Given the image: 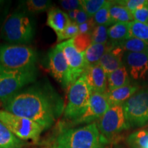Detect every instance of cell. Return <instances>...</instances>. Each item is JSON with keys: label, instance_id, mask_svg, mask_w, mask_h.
<instances>
[{"label": "cell", "instance_id": "4", "mask_svg": "<svg viewBox=\"0 0 148 148\" xmlns=\"http://www.w3.org/2000/svg\"><path fill=\"white\" fill-rule=\"evenodd\" d=\"M37 53L25 45L3 44L0 46V67L10 71H21L36 67Z\"/></svg>", "mask_w": 148, "mask_h": 148}, {"label": "cell", "instance_id": "25", "mask_svg": "<svg viewBox=\"0 0 148 148\" xmlns=\"http://www.w3.org/2000/svg\"><path fill=\"white\" fill-rule=\"evenodd\" d=\"M136 38L148 45V25L136 21L130 22V38Z\"/></svg>", "mask_w": 148, "mask_h": 148}, {"label": "cell", "instance_id": "15", "mask_svg": "<svg viewBox=\"0 0 148 148\" xmlns=\"http://www.w3.org/2000/svg\"><path fill=\"white\" fill-rule=\"evenodd\" d=\"M112 43L111 47L103 55L99 62V64L103 68L106 75L123 65V58L125 51L119 44Z\"/></svg>", "mask_w": 148, "mask_h": 148}, {"label": "cell", "instance_id": "18", "mask_svg": "<svg viewBox=\"0 0 148 148\" xmlns=\"http://www.w3.org/2000/svg\"><path fill=\"white\" fill-rule=\"evenodd\" d=\"M112 45V42L92 43L84 51V60L86 67L99 64L101 57L110 49Z\"/></svg>", "mask_w": 148, "mask_h": 148}, {"label": "cell", "instance_id": "6", "mask_svg": "<svg viewBox=\"0 0 148 148\" xmlns=\"http://www.w3.org/2000/svg\"><path fill=\"white\" fill-rule=\"evenodd\" d=\"M37 68L10 71L0 67V101L2 102L36 81Z\"/></svg>", "mask_w": 148, "mask_h": 148}, {"label": "cell", "instance_id": "16", "mask_svg": "<svg viewBox=\"0 0 148 148\" xmlns=\"http://www.w3.org/2000/svg\"><path fill=\"white\" fill-rule=\"evenodd\" d=\"M71 23L66 12L58 8H52L48 11L47 25L56 32L60 34Z\"/></svg>", "mask_w": 148, "mask_h": 148}, {"label": "cell", "instance_id": "40", "mask_svg": "<svg viewBox=\"0 0 148 148\" xmlns=\"http://www.w3.org/2000/svg\"><path fill=\"white\" fill-rule=\"evenodd\" d=\"M37 148H46V147H37Z\"/></svg>", "mask_w": 148, "mask_h": 148}, {"label": "cell", "instance_id": "11", "mask_svg": "<svg viewBox=\"0 0 148 148\" xmlns=\"http://www.w3.org/2000/svg\"><path fill=\"white\" fill-rule=\"evenodd\" d=\"M48 59L49 71L56 80L64 88L71 86L72 84L69 65L63 51L58 45L49 51Z\"/></svg>", "mask_w": 148, "mask_h": 148}, {"label": "cell", "instance_id": "13", "mask_svg": "<svg viewBox=\"0 0 148 148\" xmlns=\"http://www.w3.org/2000/svg\"><path fill=\"white\" fill-rule=\"evenodd\" d=\"M123 62L133 80L143 82L148 79V53L125 51Z\"/></svg>", "mask_w": 148, "mask_h": 148}, {"label": "cell", "instance_id": "33", "mask_svg": "<svg viewBox=\"0 0 148 148\" xmlns=\"http://www.w3.org/2000/svg\"><path fill=\"white\" fill-rule=\"evenodd\" d=\"M134 21L143 23H147L148 21V5L136 9L132 12Z\"/></svg>", "mask_w": 148, "mask_h": 148}, {"label": "cell", "instance_id": "9", "mask_svg": "<svg viewBox=\"0 0 148 148\" xmlns=\"http://www.w3.org/2000/svg\"><path fill=\"white\" fill-rule=\"evenodd\" d=\"M123 108L130 127H140L148 124V89L135 92L123 103Z\"/></svg>", "mask_w": 148, "mask_h": 148}, {"label": "cell", "instance_id": "21", "mask_svg": "<svg viewBox=\"0 0 148 148\" xmlns=\"http://www.w3.org/2000/svg\"><path fill=\"white\" fill-rule=\"evenodd\" d=\"M108 38L113 43L119 44L130 38V22L116 23L108 29Z\"/></svg>", "mask_w": 148, "mask_h": 148}, {"label": "cell", "instance_id": "26", "mask_svg": "<svg viewBox=\"0 0 148 148\" xmlns=\"http://www.w3.org/2000/svg\"><path fill=\"white\" fill-rule=\"evenodd\" d=\"M112 1H107L105 5L95 14L93 19L97 25H112L110 16V8Z\"/></svg>", "mask_w": 148, "mask_h": 148}, {"label": "cell", "instance_id": "41", "mask_svg": "<svg viewBox=\"0 0 148 148\" xmlns=\"http://www.w3.org/2000/svg\"><path fill=\"white\" fill-rule=\"evenodd\" d=\"M147 25H148V21H147Z\"/></svg>", "mask_w": 148, "mask_h": 148}, {"label": "cell", "instance_id": "22", "mask_svg": "<svg viewBox=\"0 0 148 148\" xmlns=\"http://www.w3.org/2000/svg\"><path fill=\"white\" fill-rule=\"evenodd\" d=\"M110 16L112 25L116 23H127L132 21V12L125 7L116 4L112 1L110 8Z\"/></svg>", "mask_w": 148, "mask_h": 148}, {"label": "cell", "instance_id": "12", "mask_svg": "<svg viewBox=\"0 0 148 148\" xmlns=\"http://www.w3.org/2000/svg\"><path fill=\"white\" fill-rule=\"evenodd\" d=\"M65 56L69 65L71 84L80 77L86 69L84 60V52H79L73 45V39H69L58 44Z\"/></svg>", "mask_w": 148, "mask_h": 148}, {"label": "cell", "instance_id": "19", "mask_svg": "<svg viewBox=\"0 0 148 148\" xmlns=\"http://www.w3.org/2000/svg\"><path fill=\"white\" fill-rule=\"evenodd\" d=\"M130 75L124 65L107 75L108 90H112L122 86H127L130 84Z\"/></svg>", "mask_w": 148, "mask_h": 148}, {"label": "cell", "instance_id": "38", "mask_svg": "<svg viewBox=\"0 0 148 148\" xmlns=\"http://www.w3.org/2000/svg\"><path fill=\"white\" fill-rule=\"evenodd\" d=\"M111 145H112V144L111 143H101V145H99L98 147L95 148H111Z\"/></svg>", "mask_w": 148, "mask_h": 148}, {"label": "cell", "instance_id": "24", "mask_svg": "<svg viewBox=\"0 0 148 148\" xmlns=\"http://www.w3.org/2000/svg\"><path fill=\"white\" fill-rule=\"evenodd\" d=\"M119 45L125 51L134 53H148V45L136 38H130L119 42Z\"/></svg>", "mask_w": 148, "mask_h": 148}, {"label": "cell", "instance_id": "35", "mask_svg": "<svg viewBox=\"0 0 148 148\" xmlns=\"http://www.w3.org/2000/svg\"><path fill=\"white\" fill-rule=\"evenodd\" d=\"M96 23L93 18H90L87 21L78 25L79 34H90L96 26Z\"/></svg>", "mask_w": 148, "mask_h": 148}, {"label": "cell", "instance_id": "36", "mask_svg": "<svg viewBox=\"0 0 148 148\" xmlns=\"http://www.w3.org/2000/svg\"><path fill=\"white\" fill-rule=\"evenodd\" d=\"M89 18V16H88V14L86 13V12H85L82 8L77 10L76 19H75V23H76L77 25H79L85 23V22L87 21Z\"/></svg>", "mask_w": 148, "mask_h": 148}, {"label": "cell", "instance_id": "31", "mask_svg": "<svg viewBox=\"0 0 148 148\" xmlns=\"http://www.w3.org/2000/svg\"><path fill=\"white\" fill-rule=\"evenodd\" d=\"M79 34L78 25L75 22H71L69 26L64 29L62 32L59 34L57 36V40L58 42L62 41L64 40H69L73 38Z\"/></svg>", "mask_w": 148, "mask_h": 148}, {"label": "cell", "instance_id": "29", "mask_svg": "<svg viewBox=\"0 0 148 148\" xmlns=\"http://www.w3.org/2000/svg\"><path fill=\"white\" fill-rule=\"evenodd\" d=\"M72 39H73L74 46L79 52H84L86 49L92 44L91 33L83 34H79Z\"/></svg>", "mask_w": 148, "mask_h": 148}, {"label": "cell", "instance_id": "17", "mask_svg": "<svg viewBox=\"0 0 148 148\" xmlns=\"http://www.w3.org/2000/svg\"><path fill=\"white\" fill-rule=\"evenodd\" d=\"M138 86L129 84L112 90H107L106 95L110 106L123 105L135 92L138 91Z\"/></svg>", "mask_w": 148, "mask_h": 148}, {"label": "cell", "instance_id": "3", "mask_svg": "<svg viewBox=\"0 0 148 148\" xmlns=\"http://www.w3.org/2000/svg\"><path fill=\"white\" fill-rule=\"evenodd\" d=\"M35 26L34 20L25 12H14L3 23L1 36L9 44L25 45L34 38Z\"/></svg>", "mask_w": 148, "mask_h": 148}, {"label": "cell", "instance_id": "30", "mask_svg": "<svg viewBox=\"0 0 148 148\" xmlns=\"http://www.w3.org/2000/svg\"><path fill=\"white\" fill-rule=\"evenodd\" d=\"M92 43L108 42V28L105 25H96L91 32Z\"/></svg>", "mask_w": 148, "mask_h": 148}, {"label": "cell", "instance_id": "14", "mask_svg": "<svg viewBox=\"0 0 148 148\" xmlns=\"http://www.w3.org/2000/svg\"><path fill=\"white\" fill-rule=\"evenodd\" d=\"M92 92L105 93L107 89V75L99 64L86 67L83 73Z\"/></svg>", "mask_w": 148, "mask_h": 148}, {"label": "cell", "instance_id": "10", "mask_svg": "<svg viewBox=\"0 0 148 148\" xmlns=\"http://www.w3.org/2000/svg\"><path fill=\"white\" fill-rule=\"evenodd\" d=\"M110 106L105 93L92 92L89 105L85 112L77 119L69 121L67 125L74 127L81 124H90L99 119Z\"/></svg>", "mask_w": 148, "mask_h": 148}, {"label": "cell", "instance_id": "8", "mask_svg": "<svg viewBox=\"0 0 148 148\" xmlns=\"http://www.w3.org/2000/svg\"><path fill=\"white\" fill-rule=\"evenodd\" d=\"M0 121L16 137L23 141L28 140L38 141L43 131V128L38 123L4 110H0Z\"/></svg>", "mask_w": 148, "mask_h": 148}, {"label": "cell", "instance_id": "28", "mask_svg": "<svg viewBox=\"0 0 148 148\" xmlns=\"http://www.w3.org/2000/svg\"><path fill=\"white\" fill-rule=\"evenodd\" d=\"M106 2L105 0H81V6L88 16L92 18Z\"/></svg>", "mask_w": 148, "mask_h": 148}, {"label": "cell", "instance_id": "2", "mask_svg": "<svg viewBox=\"0 0 148 148\" xmlns=\"http://www.w3.org/2000/svg\"><path fill=\"white\" fill-rule=\"evenodd\" d=\"M108 143L101 136L97 123L61 130L55 138L53 148H95Z\"/></svg>", "mask_w": 148, "mask_h": 148}, {"label": "cell", "instance_id": "37", "mask_svg": "<svg viewBox=\"0 0 148 148\" xmlns=\"http://www.w3.org/2000/svg\"><path fill=\"white\" fill-rule=\"evenodd\" d=\"M77 10H71L67 12L68 16H69V17L71 22H75V19H76V16H77Z\"/></svg>", "mask_w": 148, "mask_h": 148}, {"label": "cell", "instance_id": "7", "mask_svg": "<svg viewBox=\"0 0 148 148\" xmlns=\"http://www.w3.org/2000/svg\"><path fill=\"white\" fill-rule=\"evenodd\" d=\"M97 125L101 136L111 144L119 139V135L123 131L130 128L122 104L109 107Z\"/></svg>", "mask_w": 148, "mask_h": 148}, {"label": "cell", "instance_id": "34", "mask_svg": "<svg viewBox=\"0 0 148 148\" xmlns=\"http://www.w3.org/2000/svg\"><path fill=\"white\" fill-rule=\"evenodd\" d=\"M62 8L66 11L82 9L81 0H62L60 1Z\"/></svg>", "mask_w": 148, "mask_h": 148}, {"label": "cell", "instance_id": "1", "mask_svg": "<svg viewBox=\"0 0 148 148\" xmlns=\"http://www.w3.org/2000/svg\"><path fill=\"white\" fill-rule=\"evenodd\" d=\"M1 103L4 110L31 120L43 130L50 128L65 108L62 98L49 82L25 86Z\"/></svg>", "mask_w": 148, "mask_h": 148}, {"label": "cell", "instance_id": "32", "mask_svg": "<svg viewBox=\"0 0 148 148\" xmlns=\"http://www.w3.org/2000/svg\"><path fill=\"white\" fill-rule=\"evenodd\" d=\"M114 2L116 4L125 7L131 12L136 9L148 5V1L147 0H118L114 1Z\"/></svg>", "mask_w": 148, "mask_h": 148}, {"label": "cell", "instance_id": "5", "mask_svg": "<svg viewBox=\"0 0 148 148\" xmlns=\"http://www.w3.org/2000/svg\"><path fill=\"white\" fill-rule=\"evenodd\" d=\"M91 95V90L82 75L70 86L64 111V118L71 121L79 117L87 109Z\"/></svg>", "mask_w": 148, "mask_h": 148}, {"label": "cell", "instance_id": "20", "mask_svg": "<svg viewBox=\"0 0 148 148\" xmlns=\"http://www.w3.org/2000/svg\"><path fill=\"white\" fill-rule=\"evenodd\" d=\"M25 141L16 137L0 121V148H23Z\"/></svg>", "mask_w": 148, "mask_h": 148}, {"label": "cell", "instance_id": "23", "mask_svg": "<svg viewBox=\"0 0 148 148\" xmlns=\"http://www.w3.org/2000/svg\"><path fill=\"white\" fill-rule=\"evenodd\" d=\"M130 148H147L148 130H138L132 132L127 138Z\"/></svg>", "mask_w": 148, "mask_h": 148}, {"label": "cell", "instance_id": "27", "mask_svg": "<svg viewBox=\"0 0 148 148\" xmlns=\"http://www.w3.org/2000/svg\"><path fill=\"white\" fill-rule=\"evenodd\" d=\"M51 1L47 0H27L25 3V8L29 13H40L49 10Z\"/></svg>", "mask_w": 148, "mask_h": 148}, {"label": "cell", "instance_id": "39", "mask_svg": "<svg viewBox=\"0 0 148 148\" xmlns=\"http://www.w3.org/2000/svg\"><path fill=\"white\" fill-rule=\"evenodd\" d=\"M116 148H125V147H123V146H119V147H117Z\"/></svg>", "mask_w": 148, "mask_h": 148}]
</instances>
